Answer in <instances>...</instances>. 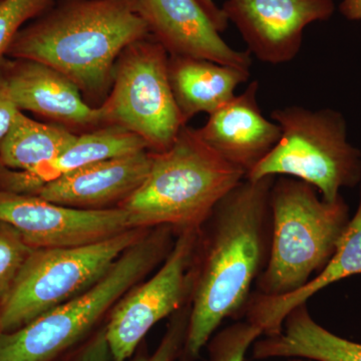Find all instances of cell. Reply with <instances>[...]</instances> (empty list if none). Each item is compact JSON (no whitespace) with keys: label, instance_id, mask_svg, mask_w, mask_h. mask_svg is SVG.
<instances>
[{"label":"cell","instance_id":"6da1fadb","mask_svg":"<svg viewBox=\"0 0 361 361\" xmlns=\"http://www.w3.org/2000/svg\"><path fill=\"white\" fill-rule=\"evenodd\" d=\"M275 178H245L221 199L199 228L183 349L189 361L199 357L225 319L243 318L269 260L270 191Z\"/></svg>","mask_w":361,"mask_h":361},{"label":"cell","instance_id":"7a4b0ae2","mask_svg":"<svg viewBox=\"0 0 361 361\" xmlns=\"http://www.w3.org/2000/svg\"><path fill=\"white\" fill-rule=\"evenodd\" d=\"M149 37L135 0H56L20 30L6 54L56 68L90 106H99L110 94L116 59Z\"/></svg>","mask_w":361,"mask_h":361},{"label":"cell","instance_id":"3957f363","mask_svg":"<svg viewBox=\"0 0 361 361\" xmlns=\"http://www.w3.org/2000/svg\"><path fill=\"white\" fill-rule=\"evenodd\" d=\"M245 177L243 170L223 159L197 129L186 125L170 148L152 152L146 179L118 207L128 213L132 229H198L221 199Z\"/></svg>","mask_w":361,"mask_h":361},{"label":"cell","instance_id":"277c9868","mask_svg":"<svg viewBox=\"0 0 361 361\" xmlns=\"http://www.w3.org/2000/svg\"><path fill=\"white\" fill-rule=\"evenodd\" d=\"M315 187L279 176L270 191L269 260L255 284L256 293L277 297L302 288L336 253L349 221L342 197L327 202Z\"/></svg>","mask_w":361,"mask_h":361},{"label":"cell","instance_id":"5b68a950","mask_svg":"<svg viewBox=\"0 0 361 361\" xmlns=\"http://www.w3.org/2000/svg\"><path fill=\"white\" fill-rule=\"evenodd\" d=\"M175 230L151 228L84 293L14 331L0 334V361H51L77 343L135 283L164 262Z\"/></svg>","mask_w":361,"mask_h":361},{"label":"cell","instance_id":"8992f818","mask_svg":"<svg viewBox=\"0 0 361 361\" xmlns=\"http://www.w3.org/2000/svg\"><path fill=\"white\" fill-rule=\"evenodd\" d=\"M271 118L281 137L246 179L294 178L312 185L327 202L337 200L342 188L360 184L361 153L349 144L341 113L291 106L273 111Z\"/></svg>","mask_w":361,"mask_h":361},{"label":"cell","instance_id":"52a82bcc","mask_svg":"<svg viewBox=\"0 0 361 361\" xmlns=\"http://www.w3.org/2000/svg\"><path fill=\"white\" fill-rule=\"evenodd\" d=\"M149 229H130L90 245L35 249L1 300L0 334L20 329L84 293Z\"/></svg>","mask_w":361,"mask_h":361},{"label":"cell","instance_id":"ba28073f","mask_svg":"<svg viewBox=\"0 0 361 361\" xmlns=\"http://www.w3.org/2000/svg\"><path fill=\"white\" fill-rule=\"evenodd\" d=\"M168 61L152 37L133 42L116 59L110 94L99 106L103 126L132 130L152 152L170 148L187 125L171 89Z\"/></svg>","mask_w":361,"mask_h":361},{"label":"cell","instance_id":"9c48e42d","mask_svg":"<svg viewBox=\"0 0 361 361\" xmlns=\"http://www.w3.org/2000/svg\"><path fill=\"white\" fill-rule=\"evenodd\" d=\"M198 229L178 233L161 269L118 301L104 334L114 361L132 356L154 325L190 302Z\"/></svg>","mask_w":361,"mask_h":361},{"label":"cell","instance_id":"30bf717a","mask_svg":"<svg viewBox=\"0 0 361 361\" xmlns=\"http://www.w3.org/2000/svg\"><path fill=\"white\" fill-rule=\"evenodd\" d=\"M0 222L13 227L35 249L90 245L132 229L121 207L73 208L35 195L0 190Z\"/></svg>","mask_w":361,"mask_h":361},{"label":"cell","instance_id":"8fae6325","mask_svg":"<svg viewBox=\"0 0 361 361\" xmlns=\"http://www.w3.org/2000/svg\"><path fill=\"white\" fill-rule=\"evenodd\" d=\"M152 39L169 56L207 59L249 71L251 54L232 49L221 37L229 20L213 0H135Z\"/></svg>","mask_w":361,"mask_h":361},{"label":"cell","instance_id":"7c38bea8","mask_svg":"<svg viewBox=\"0 0 361 361\" xmlns=\"http://www.w3.org/2000/svg\"><path fill=\"white\" fill-rule=\"evenodd\" d=\"M221 8L251 54L263 63L281 65L300 51L305 28L329 20L336 6L334 0H226Z\"/></svg>","mask_w":361,"mask_h":361},{"label":"cell","instance_id":"4fadbf2b","mask_svg":"<svg viewBox=\"0 0 361 361\" xmlns=\"http://www.w3.org/2000/svg\"><path fill=\"white\" fill-rule=\"evenodd\" d=\"M4 75L20 111H32L73 133L103 126L99 106H90L77 85L56 68L18 59Z\"/></svg>","mask_w":361,"mask_h":361},{"label":"cell","instance_id":"5bb4252c","mask_svg":"<svg viewBox=\"0 0 361 361\" xmlns=\"http://www.w3.org/2000/svg\"><path fill=\"white\" fill-rule=\"evenodd\" d=\"M254 80L239 96L209 115L197 132L214 151L248 174L276 146L281 130L262 115Z\"/></svg>","mask_w":361,"mask_h":361},{"label":"cell","instance_id":"9a60e30c","mask_svg":"<svg viewBox=\"0 0 361 361\" xmlns=\"http://www.w3.org/2000/svg\"><path fill=\"white\" fill-rule=\"evenodd\" d=\"M149 149L85 166L51 182L44 183L35 196L73 208L106 209L120 205L134 193L149 172Z\"/></svg>","mask_w":361,"mask_h":361},{"label":"cell","instance_id":"2e32d148","mask_svg":"<svg viewBox=\"0 0 361 361\" xmlns=\"http://www.w3.org/2000/svg\"><path fill=\"white\" fill-rule=\"evenodd\" d=\"M357 274H361V187L357 211L349 221L329 264L293 293L268 297L253 292L244 317L262 330L263 336H277L282 331L284 319L291 310L307 303L311 297L325 287Z\"/></svg>","mask_w":361,"mask_h":361},{"label":"cell","instance_id":"e0dca14e","mask_svg":"<svg viewBox=\"0 0 361 361\" xmlns=\"http://www.w3.org/2000/svg\"><path fill=\"white\" fill-rule=\"evenodd\" d=\"M169 80L185 123L200 113H214L235 97L250 71L207 59L169 56Z\"/></svg>","mask_w":361,"mask_h":361},{"label":"cell","instance_id":"ac0fdd59","mask_svg":"<svg viewBox=\"0 0 361 361\" xmlns=\"http://www.w3.org/2000/svg\"><path fill=\"white\" fill-rule=\"evenodd\" d=\"M253 358L301 357L312 361H361V343L336 336L311 317L307 303L289 312L277 336L253 344Z\"/></svg>","mask_w":361,"mask_h":361},{"label":"cell","instance_id":"d6986e66","mask_svg":"<svg viewBox=\"0 0 361 361\" xmlns=\"http://www.w3.org/2000/svg\"><path fill=\"white\" fill-rule=\"evenodd\" d=\"M145 149H149L148 144L132 130L120 126H101L78 135L75 141L61 156L40 166L30 175L40 187L44 183L85 166L132 155Z\"/></svg>","mask_w":361,"mask_h":361},{"label":"cell","instance_id":"ffe728a7","mask_svg":"<svg viewBox=\"0 0 361 361\" xmlns=\"http://www.w3.org/2000/svg\"><path fill=\"white\" fill-rule=\"evenodd\" d=\"M77 137L63 126L37 122L20 111L0 141V166L32 174L61 156Z\"/></svg>","mask_w":361,"mask_h":361},{"label":"cell","instance_id":"44dd1931","mask_svg":"<svg viewBox=\"0 0 361 361\" xmlns=\"http://www.w3.org/2000/svg\"><path fill=\"white\" fill-rule=\"evenodd\" d=\"M262 336L251 322L236 320L211 337L208 361H244L247 350Z\"/></svg>","mask_w":361,"mask_h":361},{"label":"cell","instance_id":"7402d4cb","mask_svg":"<svg viewBox=\"0 0 361 361\" xmlns=\"http://www.w3.org/2000/svg\"><path fill=\"white\" fill-rule=\"evenodd\" d=\"M56 0H0V61L23 25L37 20Z\"/></svg>","mask_w":361,"mask_h":361},{"label":"cell","instance_id":"603a6c76","mask_svg":"<svg viewBox=\"0 0 361 361\" xmlns=\"http://www.w3.org/2000/svg\"><path fill=\"white\" fill-rule=\"evenodd\" d=\"M35 248L11 225L0 222V299L11 290L18 273Z\"/></svg>","mask_w":361,"mask_h":361},{"label":"cell","instance_id":"cb8c5ba5","mask_svg":"<svg viewBox=\"0 0 361 361\" xmlns=\"http://www.w3.org/2000/svg\"><path fill=\"white\" fill-rule=\"evenodd\" d=\"M190 304L174 313L165 336L152 355H141L134 361H175L183 353L189 324Z\"/></svg>","mask_w":361,"mask_h":361},{"label":"cell","instance_id":"d4e9b609","mask_svg":"<svg viewBox=\"0 0 361 361\" xmlns=\"http://www.w3.org/2000/svg\"><path fill=\"white\" fill-rule=\"evenodd\" d=\"M14 103L4 73H0V141L6 137L20 113Z\"/></svg>","mask_w":361,"mask_h":361},{"label":"cell","instance_id":"484cf974","mask_svg":"<svg viewBox=\"0 0 361 361\" xmlns=\"http://www.w3.org/2000/svg\"><path fill=\"white\" fill-rule=\"evenodd\" d=\"M111 360L113 356L106 339V334H104V330H102L87 344V346H85L75 361H111Z\"/></svg>","mask_w":361,"mask_h":361},{"label":"cell","instance_id":"4316f807","mask_svg":"<svg viewBox=\"0 0 361 361\" xmlns=\"http://www.w3.org/2000/svg\"><path fill=\"white\" fill-rule=\"evenodd\" d=\"M339 11L349 20H361V0H342Z\"/></svg>","mask_w":361,"mask_h":361}]
</instances>
